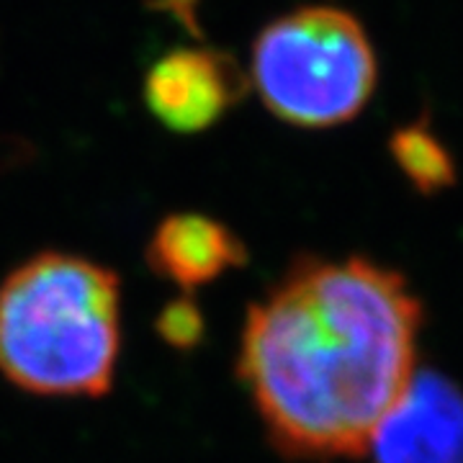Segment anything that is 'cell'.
<instances>
[{
  "label": "cell",
  "mask_w": 463,
  "mask_h": 463,
  "mask_svg": "<svg viewBox=\"0 0 463 463\" xmlns=\"http://www.w3.org/2000/svg\"><path fill=\"white\" fill-rule=\"evenodd\" d=\"M420 319L397 270L298 258L250 307L237 365L273 446L307 461L365 453L412 379Z\"/></svg>",
  "instance_id": "obj_1"
},
{
  "label": "cell",
  "mask_w": 463,
  "mask_h": 463,
  "mask_svg": "<svg viewBox=\"0 0 463 463\" xmlns=\"http://www.w3.org/2000/svg\"><path fill=\"white\" fill-rule=\"evenodd\" d=\"M121 350L114 270L39 252L0 283V373L42 397H100Z\"/></svg>",
  "instance_id": "obj_2"
},
{
  "label": "cell",
  "mask_w": 463,
  "mask_h": 463,
  "mask_svg": "<svg viewBox=\"0 0 463 463\" xmlns=\"http://www.w3.org/2000/svg\"><path fill=\"white\" fill-rule=\"evenodd\" d=\"M252 83L273 114L307 129L345 124L376 88V54L358 18L330 5L298 8L265 26Z\"/></svg>",
  "instance_id": "obj_3"
},
{
  "label": "cell",
  "mask_w": 463,
  "mask_h": 463,
  "mask_svg": "<svg viewBox=\"0 0 463 463\" xmlns=\"http://www.w3.org/2000/svg\"><path fill=\"white\" fill-rule=\"evenodd\" d=\"M365 453L371 463H463V392L438 371L412 373Z\"/></svg>",
  "instance_id": "obj_4"
},
{
  "label": "cell",
  "mask_w": 463,
  "mask_h": 463,
  "mask_svg": "<svg viewBox=\"0 0 463 463\" xmlns=\"http://www.w3.org/2000/svg\"><path fill=\"white\" fill-rule=\"evenodd\" d=\"M248 88L245 70L227 52L173 50L147 70L145 103L167 129L196 134L214 127Z\"/></svg>",
  "instance_id": "obj_5"
},
{
  "label": "cell",
  "mask_w": 463,
  "mask_h": 463,
  "mask_svg": "<svg viewBox=\"0 0 463 463\" xmlns=\"http://www.w3.org/2000/svg\"><path fill=\"white\" fill-rule=\"evenodd\" d=\"M147 265L183 291L206 286L248 260V248L234 232L203 214H173L160 222L145 250Z\"/></svg>",
  "instance_id": "obj_6"
},
{
  "label": "cell",
  "mask_w": 463,
  "mask_h": 463,
  "mask_svg": "<svg viewBox=\"0 0 463 463\" xmlns=\"http://www.w3.org/2000/svg\"><path fill=\"white\" fill-rule=\"evenodd\" d=\"M392 157L422 194H438L456 183V165L443 142L425 127L410 124L392 137Z\"/></svg>",
  "instance_id": "obj_7"
},
{
  "label": "cell",
  "mask_w": 463,
  "mask_h": 463,
  "mask_svg": "<svg viewBox=\"0 0 463 463\" xmlns=\"http://www.w3.org/2000/svg\"><path fill=\"white\" fill-rule=\"evenodd\" d=\"M206 322L201 309L191 298H175L165 304V309L157 317V332L167 345L175 350H191L203 340Z\"/></svg>",
  "instance_id": "obj_8"
},
{
  "label": "cell",
  "mask_w": 463,
  "mask_h": 463,
  "mask_svg": "<svg viewBox=\"0 0 463 463\" xmlns=\"http://www.w3.org/2000/svg\"><path fill=\"white\" fill-rule=\"evenodd\" d=\"M147 8L170 14V16L181 24L183 32H188L191 36H196V39H203V32H201L199 26V16H196L199 0H147Z\"/></svg>",
  "instance_id": "obj_9"
}]
</instances>
